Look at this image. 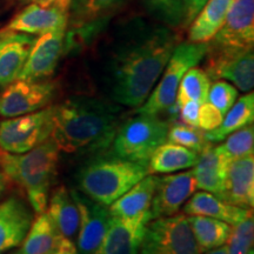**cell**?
I'll use <instances>...</instances> for the list:
<instances>
[{"mask_svg":"<svg viewBox=\"0 0 254 254\" xmlns=\"http://www.w3.org/2000/svg\"><path fill=\"white\" fill-rule=\"evenodd\" d=\"M179 44L172 28L136 20L114 44L105 80L111 99L138 109L145 103Z\"/></svg>","mask_w":254,"mask_h":254,"instance_id":"cell-1","label":"cell"},{"mask_svg":"<svg viewBox=\"0 0 254 254\" xmlns=\"http://www.w3.org/2000/svg\"><path fill=\"white\" fill-rule=\"evenodd\" d=\"M120 124L119 109L92 97L55 105L51 139L66 153H100L110 148Z\"/></svg>","mask_w":254,"mask_h":254,"instance_id":"cell-2","label":"cell"},{"mask_svg":"<svg viewBox=\"0 0 254 254\" xmlns=\"http://www.w3.org/2000/svg\"><path fill=\"white\" fill-rule=\"evenodd\" d=\"M58 146L47 139L33 150L20 154L0 151V167L8 182L24 190L36 214L46 211L50 190L58 174Z\"/></svg>","mask_w":254,"mask_h":254,"instance_id":"cell-3","label":"cell"},{"mask_svg":"<svg viewBox=\"0 0 254 254\" xmlns=\"http://www.w3.org/2000/svg\"><path fill=\"white\" fill-rule=\"evenodd\" d=\"M147 174V165L104 151L81 165L75 174V183L82 194L109 207Z\"/></svg>","mask_w":254,"mask_h":254,"instance_id":"cell-4","label":"cell"},{"mask_svg":"<svg viewBox=\"0 0 254 254\" xmlns=\"http://www.w3.org/2000/svg\"><path fill=\"white\" fill-rule=\"evenodd\" d=\"M168 126L170 122L160 116L135 113L119 124L110 152L126 160L147 165L153 152L166 142Z\"/></svg>","mask_w":254,"mask_h":254,"instance_id":"cell-5","label":"cell"},{"mask_svg":"<svg viewBox=\"0 0 254 254\" xmlns=\"http://www.w3.org/2000/svg\"><path fill=\"white\" fill-rule=\"evenodd\" d=\"M207 51L208 43L185 41L178 44L161 73L160 81L145 103L135 110V113L160 116L164 112H171L183 77L190 68L194 67L205 58Z\"/></svg>","mask_w":254,"mask_h":254,"instance_id":"cell-6","label":"cell"},{"mask_svg":"<svg viewBox=\"0 0 254 254\" xmlns=\"http://www.w3.org/2000/svg\"><path fill=\"white\" fill-rule=\"evenodd\" d=\"M139 254H201L185 214L153 219L146 226Z\"/></svg>","mask_w":254,"mask_h":254,"instance_id":"cell-7","label":"cell"},{"mask_svg":"<svg viewBox=\"0 0 254 254\" xmlns=\"http://www.w3.org/2000/svg\"><path fill=\"white\" fill-rule=\"evenodd\" d=\"M55 106L8 118L0 123V151L20 154L51 138Z\"/></svg>","mask_w":254,"mask_h":254,"instance_id":"cell-8","label":"cell"},{"mask_svg":"<svg viewBox=\"0 0 254 254\" xmlns=\"http://www.w3.org/2000/svg\"><path fill=\"white\" fill-rule=\"evenodd\" d=\"M204 71L212 80L225 79L238 90L251 92L254 86V52L252 49H220L208 45Z\"/></svg>","mask_w":254,"mask_h":254,"instance_id":"cell-9","label":"cell"},{"mask_svg":"<svg viewBox=\"0 0 254 254\" xmlns=\"http://www.w3.org/2000/svg\"><path fill=\"white\" fill-rule=\"evenodd\" d=\"M57 93L52 81H27L17 79L0 93V116L5 118L25 116L45 109Z\"/></svg>","mask_w":254,"mask_h":254,"instance_id":"cell-10","label":"cell"},{"mask_svg":"<svg viewBox=\"0 0 254 254\" xmlns=\"http://www.w3.org/2000/svg\"><path fill=\"white\" fill-rule=\"evenodd\" d=\"M79 211L77 250L79 254H93L106 233L112 215L107 206L94 201L82 193L71 190Z\"/></svg>","mask_w":254,"mask_h":254,"instance_id":"cell-11","label":"cell"},{"mask_svg":"<svg viewBox=\"0 0 254 254\" xmlns=\"http://www.w3.org/2000/svg\"><path fill=\"white\" fill-rule=\"evenodd\" d=\"M220 49H252L254 45V0H234L224 24L208 41Z\"/></svg>","mask_w":254,"mask_h":254,"instance_id":"cell-12","label":"cell"},{"mask_svg":"<svg viewBox=\"0 0 254 254\" xmlns=\"http://www.w3.org/2000/svg\"><path fill=\"white\" fill-rule=\"evenodd\" d=\"M196 190L198 186L192 171L158 177L151 205L152 220L179 213Z\"/></svg>","mask_w":254,"mask_h":254,"instance_id":"cell-13","label":"cell"},{"mask_svg":"<svg viewBox=\"0 0 254 254\" xmlns=\"http://www.w3.org/2000/svg\"><path fill=\"white\" fill-rule=\"evenodd\" d=\"M66 30L41 34L34 40L18 79L27 81H40L55 73L62 57Z\"/></svg>","mask_w":254,"mask_h":254,"instance_id":"cell-14","label":"cell"},{"mask_svg":"<svg viewBox=\"0 0 254 254\" xmlns=\"http://www.w3.org/2000/svg\"><path fill=\"white\" fill-rule=\"evenodd\" d=\"M33 221V209L17 195L0 202V254L21 245Z\"/></svg>","mask_w":254,"mask_h":254,"instance_id":"cell-15","label":"cell"},{"mask_svg":"<svg viewBox=\"0 0 254 254\" xmlns=\"http://www.w3.org/2000/svg\"><path fill=\"white\" fill-rule=\"evenodd\" d=\"M68 25V11L51 5L49 7L33 4L21 9L9 21L6 30L25 34H45L49 32L66 30Z\"/></svg>","mask_w":254,"mask_h":254,"instance_id":"cell-16","label":"cell"},{"mask_svg":"<svg viewBox=\"0 0 254 254\" xmlns=\"http://www.w3.org/2000/svg\"><path fill=\"white\" fill-rule=\"evenodd\" d=\"M219 198L228 204L252 209L254 205V158L236 159L228 165L224 190Z\"/></svg>","mask_w":254,"mask_h":254,"instance_id":"cell-17","label":"cell"},{"mask_svg":"<svg viewBox=\"0 0 254 254\" xmlns=\"http://www.w3.org/2000/svg\"><path fill=\"white\" fill-rule=\"evenodd\" d=\"M148 222L141 219L123 220L112 217L100 245L93 254H139Z\"/></svg>","mask_w":254,"mask_h":254,"instance_id":"cell-18","label":"cell"},{"mask_svg":"<svg viewBox=\"0 0 254 254\" xmlns=\"http://www.w3.org/2000/svg\"><path fill=\"white\" fill-rule=\"evenodd\" d=\"M158 177L150 174L133 185L126 193L109 206L112 217L123 220L151 221V205L153 200Z\"/></svg>","mask_w":254,"mask_h":254,"instance_id":"cell-19","label":"cell"},{"mask_svg":"<svg viewBox=\"0 0 254 254\" xmlns=\"http://www.w3.org/2000/svg\"><path fill=\"white\" fill-rule=\"evenodd\" d=\"M252 209L228 204L209 192H195L184 205V213L187 215H204L227 222L231 226L239 224L252 213Z\"/></svg>","mask_w":254,"mask_h":254,"instance_id":"cell-20","label":"cell"},{"mask_svg":"<svg viewBox=\"0 0 254 254\" xmlns=\"http://www.w3.org/2000/svg\"><path fill=\"white\" fill-rule=\"evenodd\" d=\"M230 161L213 147V144L207 146L199 153L198 163L193 167L198 189L219 196L224 190L225 179Z\"/></svg>","mask_w":254,"mask_h":254,"instance_id":"cell-21","label":"cell"},{"mask_svg":"<svg viewBox=\"0 0 254 254\" xmlns=\"http://www.w3.org/2000/svg\"><path fill=\"white\" fill-rule=\"evenodd\" d=\"M47 214L64 238L72 240L78 233L79 211L71 190L60 186L47 202Z\"/></svg>","mask_w":254,"mask_h":254,"instance_id":"cell-22","label":"cell"},{"mask_svg":"<svg viewBox=\"0 0 254 254\" xmlns=\"http://www.w3.org/2000/svg\"><path fill=\"white\" fill-rule=\"evenodd\" d=\"M34 40L28 34L15 32L14 36L0 49V86L6 87L17 80Z\"/></svg>","mask_w":254,"mask_h":254,"instance_id":"cell-23","label":"cell"},{"mask_svg":"<svg viewBox=\"0 0 254 254\" xmlns=\"http://www.w3.org/2000/svg\"><path fill=\"white\" fill-rule=\"evenodd\" d=\"M64 239L45 211L33 219L18 254H50L62 245Z\"/></svg>","mask_w":254,"mask_h":254,"instance_id":"cell-24","label":"cell"},{"mask_svg":"<svg viewBox=\"0 0 254 254\" xmlns=\"http://www.w3.org/2000/svg\"><path fill=\"white\" fill-rule=\"evenodd\" d=\"M234 0H208L189 26V41L208 43L224 24Z\"/></svg>","mask_w":254,"mask_h":254,"instance_id":"cell-25","label":"cell"},{"mask_svg":"<svg viewBox=\"0 0 254 254\" xmlns=\"http://www.w3.org/2000/svg\"><path fill=\"white\" fill-rule=\"evenodd\" d=\"M199 154L184 146L165 142L151 155L147 167L148 173H172L194 167Z\"/></svg>","mask_w":254,"mask_h":254,"instance_id":"cell-26","label":"cell"},{"mask_svg":"<svg viewBox=\"0 0 254 254\" xmlns=\"http://www.w3.org/2000/svg\"><path fill=\"white\" fill-rule=\"evenodd\" d=\"M254 120V94L251 91L239 99H237L233 106L224 116L220 126L213 131L205 132L206 140L211 144L220 142L231 133L238 131L247 125L253 124Z\"/></svg>","mask_w":254,"mask_h":254,"instance_id":"cell-27","label":"cell"},{"mask_svg":"<svg viewBox=\"0 0 254 254\" xmlns=\"http://www.w3.org/2000/svg\"><path fill=\"white\" fill-rule=\"evenodd\" d=\"M187 219L200 253L226 245L232 230L227 222L204 215H189Z\"/></svg>","mask_w":254,"mask_h":254,"instance_id":"cell-28","label":"cell"},{"mask_svg":"<svg viewBox=\"0 0 254 254\" xmlns=\"http://www.w3.org/2000/svg\"><path fill=\"white\" fill-rule=\"evenodd\" d=\"M209 87H211V79L204 69L196 67V66L190 68L185 73L180 81L179 87H178L174 110L178 113L180 106L190 100L198 101L201 104L206 103Z\"/></svg>","mask_w":254,"mask_h":254,"instance_id":"cell-29","label":"cell"},{"mask_svg":"<svg viewBox=\"0 0 254 254\" xmlns=\"http://www.w3.org/2000/svg\"><path fill=\"white\" fill-rule=\"evenodd\" d=\"M123 0H71L68 23L73 27H81L98 20L116 8Z\"/></svg>","mask_w":254,"mask_h":254,"instance_id":"cell-30","label":"cell"},{"mask_svg":"<svg viewBox=\"0 0 254 254\" xmlns=\"http://www.w3.org/2000/svg\"><path fill=\"white\" fill-rule=\"evenodd\" d=\"M224 140L221 145L215 146V150L224 155L230 163L236 159L252 155L254 150L253 124L231 133Z\"/></svg>","mask_w":254,"mask_h":254,"instance_id":"cell-31","label":"cell"},{"mask_svg":"<svg viewBox=\"0 0 254 254\" xmlns=\"http://www.w3.org/2000/svg\"><path fill=\"white\" fill-rule=\"evenodd\" d=\"M166 141L184 146L196 152L198 154L201 153L207 146L212 145L211 142L206 140L204 131H201L198 127L186 125L179 122L170 123Z\"/></svg>","mask_w":254,"mask_h":254,"instance_id":"cell-32","label":"cell"},{"mask_svg":"<svg viewBox=\"0 0 254 254\" xmlns=\"http://www.w3.org/2000/svg\"><path fill=\"white\" fill-rule=\"evenodd\" d=\"M151 14L161 24L170 28H183V0H144Z\"/></svg>","mask_w":254,"mask_h":254,"instance_id":"cell-33","label":"cell"},{"mask_svg":"<svg viewBox=\"0 0 254 254\" xmlns=\"http://www.w3.org/2000/svg\"><path fill=\"white\" fill-rule=\"evenodd\" d=\"M254 240L253 212L239 224L232 226L226 247L228 254H247L252 250Z\"/></svg>","mask_w":254,"mask_h":254,"instance_id":"cell-34","label":"cell"},{"mask_svg":"<svg viewBox=\"0 0 254 254\" xmlns=\"http://www.w3.org/2000/svg\"><path fill=\"white\" fill-rule=\"evenodd\" d=\"M238 94L239 92L236 86L220 79V80H215L213 84H211L207 101L213 105L215 109L220 111L222 116H225L237 101Z\"/></svg>","mask_w":254,"mask_h":254,"instance_id":"cell-35","label":"cell"},{"mask_svg":"<svg viewBox=\"0 0 254 254\" xmlns=\"http://www.w3.org/2000/svg\"><path fill=\"white\" fill-rule=\"evenodd\" d=\"M222 119H224V116H222L220 111L215 109L213 105L209 104L208 101H206V103L200 105L196 127L202 129L204 132L213 131V129L220 126Z\"/></svg>","mask_w":254,"mask_h":254,"instance_id":"cell-36","label":"cell"},{"mask_svg":"<svg viewBox=\"0 0 254 254\" xmlns=\"http://www.w3.org/2000/svg\"><path fill=\"white\" fill-rule=\"evenodd\" d=\"M200 105H201V103L193 100L186 101L185 104H183L182 106H180V109L178 110L180 122L186 124V125L196 127Z\"/></svg>","mask_w":254,"mask_h":254,"instance_id":"cell-37","label":"cell"},{"mask_svg":"<svg viewBox=\"0 0 254 254\" xmlns=\"http://www.w3.org/2000/svg\"><path fill=\"white\" fill-rule=\"evenodd\" d=\"M208 0H183L184 4V23L183 28H189V26L194 20V18L201 11Z\"/></svg>","mask_w":254,"mask_h":254,"instance_id":"cell-38","label":"cell"},{"mask_svg":"<svg viewBox=\"0 0 254 254\" xmlns=\"http://www.w3.org/2000/svg\"><path fill=\"white\" fill-rule=\"evenodd\" d=\"M50 254H79L77 247H75L74 243L69 239H64L63 244L57 249L55 252Z\"/></svg>","mask_w":254,"mask_h":254,"instance_id":"cell-39","label":"cell"},{"mask_svg":"<svg viewBox=\"0 0 254 254\" xmlns=\"http://www.w3.org/2000/svg\"><path fill=\"white\" fill-rule=\"evenodd\" d=\"M7 187H8V179L7 177L5 176V173L2 172L1 167H0V199H1L2 195L5 194Z\"/></svg>","mask_w":254,"mask_h":254,"instance_id":"cell-40","label":"cell"},{"mask_svg":"<svg viewBox=\"0 0 254 254\" xmlns=\"http://www.w3.org/2000/svg\"><path fill=\"white\" fill-rule=\"evenodd\" d=\"M15 34V32L13 31H9V30H0V49L5 45L6 41H8Z\"/></svg>","mask_w":254,"mask_h":254,"instance_id":"cell-41","label":"cell"},{"mask_svg":"<svg viewBox=\"0 0 254 254\" xmlns=\"http://www.w3.org/2000/svg\"><path fill=\"white\" fill-rule=\"evenodd\" d=\"M33 4H37L41 6V7H49V6L53 5L57 0H31Z\"/></svg>","mask_w":254,"mask_h":254,"instance_id":"cell-42","label":"cell"},{"mask_svg":"<svg viewBox=\"0 0 254 254\" xmlns=\"http://www.w3.org/2000/svg\"><path fill=\"white\" fill-rule=\"evenodd\" d=\"M205 254H228V252L226 245H222L220 247H217V249L207 251V252H205Z\"/></svg>","mask_w":254,"mask_h":254,"instance_id":"cell-43","label":"cell"},{"mask_svg":"<svg viewBox=\"0 0 254 254\" xmlns=\"http://www.w3.org/2000/svg\"><path fill=\"white\" fill-rule=\"evenodd\" d=\"M69 1H71V0H57V1L53 5L58 6V7L63 8V9H66V11H68Z\"/></svg>","mask_w":254,"mask_h":254,"instance_id":"cell-44","label":"cell"},{"mask_svg":"<svg viewBox=\"0 0 254 254\" xmlns=\"http://www.w3.org/2000/svg\"><path fill=\"white\" fill-rule=\"evenodd\" d=\"M247 254H254V252H253V249H252V250H251V251H250V252H249V253H247Z\"/></svg>","mask_w":254,"mask_h":254,"instance_id":"cell-45","label":"cell"}]
</instances>
